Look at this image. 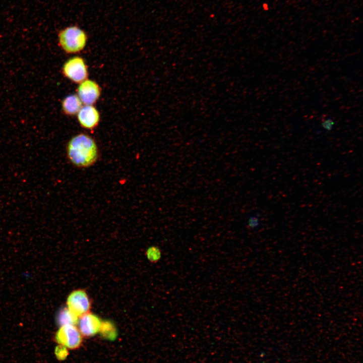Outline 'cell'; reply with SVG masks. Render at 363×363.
<instances>
[{
    "label": "cell",
    "instance_id": "cell-2",
    "mask_svg": "<svg viewBox=\"0 0 363 363\" xmlns=\"http://www.w3.org/2000/svg\"><path fill=\"white\" fill-rule=\"evenodd\" d=\"M57 36L58 45L68 54L81 52L85 48L88 41L86 31L76 25L61 29Z\"/></svg>",
    "mask_w": 363,
    "mask_h": 363
},
{
    "label": "cell",
    "instance_id": "cell-6",
    "mask_svg": "<svg viewBox=\"0 0 363 363\" xmlns=\"http://www.w3.org/2000/svg\"><path fill=\"white\" fill-rule=\"evenodd\" d=\"M76 94L84 105H94L101 94V88L94 80L87 79L79 84Z\"/></svg>",
    "mask_w": 363,
    "mask_h": 363
},
{
    "label": "cell",
    "instance_id": "cell-11",
    "mask_svg": "<svg viewBox=\"0 0 363 363\" xmlns=\"http://www.w3.org/2000/svg\"><path fill=\"white\" fill-rule=\"evenodd\" d=\"M261 223L260 214L258 213L250 215L248 218V226L251 229H255L259 227Z\"/></svg>",
    "mask_w": 363,
    "mask_h": 363
},
{
    "label": "cell",
    "instance_id": "cell-8",
    "mask_svg": "<svg viewBox=\"0 0 363 363\" xmlns=\"http://www.w3.org/2000/svg\"><path fill=\"white\" fill-rule=\"evenodd\" d=\"M79 318L78 329L83 337L93 336L100 331L102 322L97 315L88 312Z\"/></svg>",
    "mask_w": 363,
    "mask_h": 363
},
{
    "label": "cell",
    "instance_id": "cell-12",
    "mask_svg": "<svg viewBox=\"0 0 363 363\" xmlns=\"http://www.w3.org/2000/svg\"><path fill=\"white\" fill-rule=\"evenodd\" d=\"M334 125V120L331 117H326L321 123V127L323 129L328 132H330L333 130Z\"/></svg>",
    "mask_w": 363,
    "mask_h": 363
},
{
    "label": "cell",
    "instance_id": "cell-4",
    "mask_svg": "<svg viewBox=\"0 0 363 363\" xmlns=\"http://www.w3.org/2000/svg\"><path fill=\"white\" fill-rule=\"evenodd\" d=\"M55 339L57 343L64 347L76 349L80 347L83 342V336L78 328L74 325L60 326Z\"/></svg>",
    "mask_w": 363,
    "mask_h": 363
},
{
    "label": "cell",
    "instance_id": "cell-10",
    "mask_svg": "<svg viewBox=\"0 0 363 363\" xmlns=\"http://www.w3.org/2000/svg\"><path fill=\"white\" fill-rule=\"evenodd\" d=\"M78 322V317L72 313L67 308L60 310L56 317V322L60 326L66 325H75Z\"/></svg>",
    "mask_w": 363,
    "mask_h": 363
},
{
    "label": "cell",
    "instance_id": "cell-3",
    "mask_svg": "<svg viewBox=\"0 0 363 363\" xmlns=\"http://www.w3.org/2000/svg\"><path fill=\"white\" fill-rule=\"evenodd\" d=\"M64 76L76 84L88 79V67L85 59L80 56H74L67 60L62 68Z\"/></svg>",
    "mask_w": 363,
    "mask_h": 363
},
{
    "label": "cell",
    "instance_id": "cell-1",
    "mask_svg": "<svg viewBox=\"0 0 363 363\" xmlns=\"http://www.w3.org/2000/svg\"><path fill=\"white\" fill-rule=\"evenodd\" d=\"M66 154L69 161L78 168L94 165L99 158V149L95 140L90 135L79 133L67 143Z\"/></svg>",
    "mask_w": 363,
    "mask_h": 363
},
{
    "label": "cell",
    "instance_id": "cell-5",
    "mask_svg": "<svg viewBox=\"0 0 363 363\" xmlns=\"http://www.w3.org/2000/svg\"><path fill=\"white\" fill-rule=\"evenodd\" d=\"M67 309L78 318L89 312L91 308L90 299L82 289L72 291L67 298Z\"/></svg>",
    "mask_w": 363,
    "mask_h": 363
},
{
    "label": "cell",
    "instance_id": "cell-7",
    "mask_svg": "<svg viewBox=\"0 0 363 363\" xmlns=\"http://www.w3.org/2000/svg\"><path fill=\"white\" fill-rule=\"evenodd\" d=\"M77 117L80 126L89 130L96 129L100 121V113L94 105H83Z\"/></svg>",
    "mask_w": 363,
    "mask_h": 363
},
{
    "label": "cell",
    "instance_id": "cell-9",
    "mask_svg": "<svg viewBox=\"0 0 363 363\" xmlns=\"http://www.w3.org/2000/svg\"><path fill=\"white\" fill-rule=\"evenodd\" d=\"M82 106L83 103L76 94L67 96L62 102V109L64 113L69 116L77 115Z\"/></svg>",
    "mask_w": 363,
    "mask_h": 363
}]
</instances>
